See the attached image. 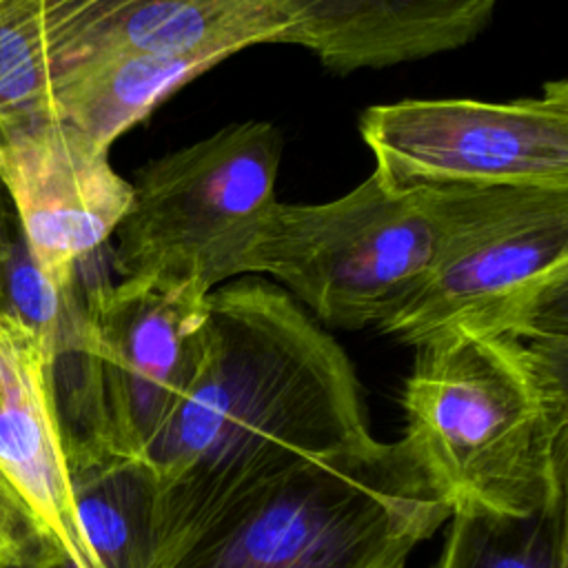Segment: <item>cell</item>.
<instances>
[{
    "label": "cell",
    "instance_id": "obj_1",
    "mask_svg": "<svg viewBox=\"0 0 568 568\" xmlns=\"http://www.w3.org/2000/svg\"><path fill=\"white\" fill-rule=\"evenodd\" d=\"M368 437L346 353L295 297L260 277L215 288L200 368L142 455L160 550L251 484Z\"/></svg>",
    "mask_w": 568,
    "mask_h": 568
},
{
    "label": "cell",
    "instance_id": "obj_2",
    "mask_svg": "<svg viewBox=\"0 0 568 568\" xmlns=\"http://www.w3.org/2000/svg\"><path fill=\"white\" fill-rule=\"evenodd\" d=\"M415 351L404 442L450 510L530 513L568 497V331H450Z\"/></svg>",
    "mask_w": 568,
    "mask_h": 568
},
{
    "label": "cell",
    "instance_id": "obj_3",
    "mask_svg": "<svg viewBox=\"0 0 568 568\" xmlns=\"http://www.w3.org/2000/svg\"><path fill=\"white\" fill-rule=\"evenodd\" d=\"M450 506L404 442L308 455L204 513L153 568H402Z\"/></svg>",
    "mask_w": 568,
    "mask_h": 568
},
{
    "label": "cell",
    "instance_id": "obj_4",
    "mask_svg": "<svg viewBox=\"0 0 568 568\" xmlns=\"http://www.w3.org/2000/svg\"><path fill=\"white\" fill-rule=\"evenodd\" d=\"M80 67L118 51H197L224 62L248 47L293 44L335 73H353L468 44L497 0H80Z\"/></svg>",
    "mask_w": 568,
    "mask_h": 568
},
{
    "label": "cell",
    "instance_id": "obj_5",
    "mask_svg": "<svg viewBox=\"0 0 568 568\" xmlns=\"http://www.w3.org/2000/svg\"><path fill=\"white\" fill-rule=\"evenodd\" d=\"M419 286L377 328L419 346L450 331L519 339L568 331V189L446 186Z\"/></svg>",
    "mask_w": 568,
    "mask_h": 568
},
{
    "label": "cell",
    "instance_id": "obj_6",
    "mask_svg": "<svg viewBox=\"0 0 568 568\" xmlns=\"http://www.w3.org/2000/svg\"><path fill=\"white\" fill-rule=\"evenodd\" d=\"M282 131L264 120L229 124L140 166L111 253L120 280L158 277L215 291L248 275L277 204Z\"/></svg>",
    "mask_w": 568,
    "mask_h": 568
},
{
    "label": "cell",
    "instance_id": "obj_7",
    "mask_svg": "<svg viewBox=\"0 0 568 568\" xmlns=\"http://www.w3.org/2000/svg\"><path fill=\"white\" fill-rule=\"evenodd\" d=\"M442 237L435 191H390L375 173L337 200L277 202L248 275L280 280L346 331L384 322L430 271Z\"/></svg>",
    "mask_w": 568,
    "mask_h": 568
},
{
    "label": "cell",
    "instance_id": "obj_8",
    "mask_svg": "<svg viewBox=\"0 0 568 568\" xmlns=\"http://www.w3.org/2000/svg\"><path fill=\"white\" fill-rule=\"evenodd\" d=\"M359 135L377 180L408 193L446 186L568 189V82L510 102L468 98L368 106Z\"/></svg>",
    "mask_w": 568,
    "mask_h": 568
},
{
    "label": "cell",
    "instance_id": "obj_9",
    "mask_svg": "<svg viewBox=\"0 0 568 568\" xmlns=\"http://www.w3.org/2000/svg\"><path fill=\"white\" fill-rule=\"evenodd\" d=\"M80 273L95 333L106 444L142 457L200 368L213 291L158 277L113 284L91 275L89 257Z\"/></svg>",
    "mask_w": 568,
    "mask_h": 568
},
{
    "label": "cell",
    "instance_id": "obj_10",
    "mask_svg": "<svg viewBox=\"0 0 568 568\" xmlns=\"http://www.w3.org/2000/svg\"><path fill=\"white\" fill-rule=\"evenodd\" d=\"M0 186L33 257L62 280L104 248L133 195L109 149L53 115L0 124Z\"/></svg>",
    "mask_w": 568,
    "mask_h": 568
},
{
    "label": "cell",
    "instance_id": "obj_11",
    "mask_svg": "<svg viewBox=\"0 0 568 568\" xmlns=\"http://www.w3.org/2000/svg\"><path fill=\"white\" fill-rule=\"evenodd\" d=\"M0 468L73 568H98L80 528L42 344L0 313Z\"/></svg>",
    "mask_w": 568,
    "mask_h": 568
},
{
    "label": "cell",
    "instance_id": "obj_12",
    "mask_svg": "<svg viewBox=\"0 0 568 568\" xmlns=\"http://www.w3.org/2000/svg\"><path fill=\"white\" fill-rule=\"evenodd\" d=\"M220 62L197 51H118L60 80L44 115L62 118L102 149H111L166 98Z\"/></svg>",
    "mask_w": 568,
    "mask_h": 568
},
{
    "label": "cell",
    "instance_id": "obj_13",
    "mask_svg": "<svg viewBox=\"0 0 568 568\" xmlns=\"http://www.w3.org/2000/svg\"><path fill=\"white\" fill-rule=\"evenodd\" d=\"M73 501L98 568H153L160 486L144 457L106 453L69 468Z\"/></svg>",
    "mask_w": 568,
    "mask_h": 568
},
{
    "label": "cell",
    "instance_id": "obj_14",
    "mask_svg": "<svg viewBox=\"0 0 568 568\" xmlns=\"http://www.w3.org/2000/svg\"><path fill=\"white\" fill-rule=\"evenodd\" d=\"M566 521L568 497L530 513L462 504L435 568H568Z\"/></svg>",
    "mask_w": 568,
    "mask_h": 568
},
{
    "label": "cell",
    "instance_id": "obj_15",
    "mask_svg": "<svg viewBox=\"0 0 568 568\" xmlns=\"http://www.w3.org/2000/svg\"><path fill=\"white\" fill-rule=\"evenodd\" d=\"M0 568H73L2 468Z\"/></svg>",
    "mask_w": 568,
    "mask_h": 568
},
{
    "label": "cell",
    "instance_id": "obj_16",
    "mask_svg": "<svg viewBox=\"0 0 568 568\" xmlns=\"http://www.w3.org/2000/svg\"><path fill=\"white\" fill-rule=\"evenodd\" d=\"M2 197H4V191H2V186H0V204H2Z\"/></svg>",
    "mask_w": 568,
    "mask_h": 568
}]
</instances>
